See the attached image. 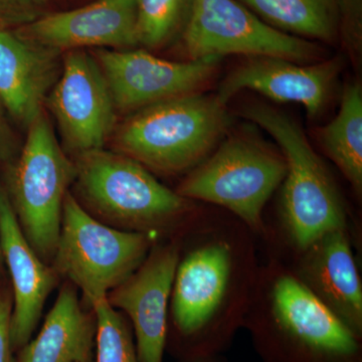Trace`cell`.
<instances>
[{
    "label": "cell",
    "instance_id": "obj_1",
    "mask_svg": "<svg viewBox=\"0 0 362 362\" xmlns=\"http://www.w3.org/2000/svg\"><path fill=\"white\" fill-rule=\"evenodd\" d=\"M257 240L232 214L206 207L181 233L168 337L185 359L223 354L242 329L261 264Z\"/></svg>",
    "mask_w": 362,
    "mask_h": 362
},
{
    "label": "cell",
    "instance_id": "obj_2",
    "mask_svg": "<svg viewBox=\"0 0 362 362\" xmlns=\"http://www.w3.org/2000/svg\"><path fill=\"white\" fill-rule=\"evenodd\" d=\"M243 328L263 362H362V338L275 257L259 264Z\"/></svg>",
    "mask_w": 362,
    "mask_h": 362
},
{
    "label": "cell",
    "instance_id": "obj_3",
    "mask_svg": "<svg viewBox=\"0 0 362 362\" xmlns=\"http://www.w3.org/2000/svg\"><path fill=\"white\" fill-rule=\"evenodd\" d=\"M240 114L275 139L287 163L278 226L268 228L264 240L273 250L272 256L298 251L329 230L350 228L349 211L337 183L300 124L261 102L245 105Z\"/></svg>",
    "mask_w": 362,
    "mask_h": 362
},
{
    "label": "cell",
    "instance_id": "obj_4",
    "mask_svg": "<svg viewBox=\"0 0 362 362\" xmlns=\"http://www.w3.org/2000/svg\"><path fill=\"white\" fill-rule=\"evenodd\" d=\"M74 185L85 206L119 230L159 240L180 235L204 207L171 190L139 162L98 149L77 156Z\"/></svg>",
    "mask_w": 362,
    "mask_h": 362
},
{
    "label": "cell",
    "instance_id": "obj_5",
    "mask_svg": "<svg viewBox=\"0 0 362 362\" xmlns=\"http://www.w3.org/2000/svg\"><path fill=\"white\" fill-rule=\"evenodd\" d=\"M226 105L195 92L134 112L116 131V152L152 173L187 175L216 148L230 127Z\"/></svg>",
    "mask_w": 362,
    "mask_h": 362
},
{
    "label": "cell",
    "instance_id": "obj_6",
    "mask_svg": "<svg viewBox=\"0 0 362 362\" xmlns=\"http://www.w3.org/2000/svg\"><path fill=\"white\" fill-rule=\"evenodd\" d=\"M286 173L282 152L252 136L235 134L223 138L175 192L232 214L264 242L268 233L264 211Z\"/></svg>",
    "mask_w": 362,
    "mask_h": 362
},
{
    "label": "cell",
    "instance_id": "obj_7",
    "mask_svg": "<svg viewBox=\"0 0 362 362\" xmlns=\"http://www.w3.org/2000/svg\"><path fill=\"white\" fill-rule=\"evenodd\" d=\"M157 240L106 225L66 194L52 268L83 292L90 307L130 277Z\"/></svg>",
    "mask_w": 362,
    "mask_h": 362
},
{
    "label": "cell",
    "instance_id": "obj_8",
    "mask_svg": "<svg viewBox=\"0 0 362 362\" xmlns=\"http://www.w3.org/2000/svg\"><path fill=\"white\" fill-rule=\"evenodd\" d=\"M26 131L7 194L26 240L40 259L49 263L58 244L64 202L77 168L59 144L45 114Z\"/></svg>",
    "mask_w": 362,
    "mask_h": 362
},
{
    "label": "cell",
    "instance_id": "obj_9",
    "mask_svg": "<svg viewBox=\"0 0 362 362\" xmlns=\"http://www.w3.org/2000/svg\"><path fill=\"white\" fill-rule=\"evenodd\" d=\"M183 44L190 59L243 54L276 57L307 64L318 47L281 32L238 0H190Z\"/></svg>",
    "mask_w": 362,
    "mask_h": 362
},
{
    "label": "cell",
    "instance_id": "obj_10",
    "mask_svg": "<svg viewBox=\"0 0 362 362\" xmlns=\"http://www.w3.org/2000/svg\"><path fill=\"white\" fill-rule=\"evenodd\" d=\"M116 110L134 113L182 95L199 92L213 78L221 58L166 61L144 49H100L95 52Z\"/></svg>",
    "mask_w": 362,
    "mask_h": 362
},
{
    "label": "cell",
    "instance_id": "obj_11",
    "mask_svg": "<svg viewBox=\"0 0 362 362\" xmlns=\"http://www.w3.org/2000/svg\"><path fill=\"white\" fill-rule=\"evenodd\" d=\"M45 104L58 123L65 148L76 156L102 149L115 129L116 107L95 57L66 52Z\"/></svg>",
    "mask_w": 362,
    "mask_h": 362
},
{
    "label": "cell",
    "instance_id": "obj_12",
    "mask_svg": "<svg viewBox=\"0 0 362 362\" xmlns=\"http://www.w3.org/2000/svg\"><path fill=\"white\" fill-rule=\"evenodd\" d=\"M180 235L157 240L139 268L107 295L109 304L130 318L139 362H163Z\"/></svg>",
    "mask_w": 362,
    "mask_h": 362
},
{
    "label": "cell",
    "instance_id": "obj_13",
    "mask_svg": "<svg viewBox=\"0 0 362 362\" xmlns=\"http://www.w3.org/2000/svg\"><path fill=\"white\" fill-rule=\"evenodd\" d=\"M272 257L283 262L328 310L362 338V283L350 228L329 230L298 251Z\"/></svg>",
    "mask_w": 362,
    "mask_h": 362
},
{
    "label": "cell",
    "instance_id": "obj_14",
    "mask_svg": "<svg viewBox=\"0 0 362 362\" xmlns=\"http://www.w3.org/2000/svg\"><path fill=\"white\" fill-rule=\"evenodd\" d=\"M343 61L340 57L309 65L276 57H247L223 78L218 96L225 105L243 90L258 92L279 103L303 105L309 118L323 113Z\"/></svg>",
    "mask_w": 362,
    "mask_h": 362
},
{
    "label": "cell",
    "instance_id": "obj_15",
    "mask_svg": "<svg viewBox=\"0 0 362 362\" xmlns=\"http://www.w3.org/2000/svg\"><path fill=\"white\" fill-rule=\"evenodd\" d=\"M16 33L57 54L84 47L127 49L139 45L135 0H97L73 11L40 16Z\"/></svg>",
    "mask_w": 362,
    "mask_h": 362
},
{
    "label": "cell",
    "instance_id": "obj_16",
    "mask_svg": "<svg viewBox=\"0 0 362 362\" xmlns=\"http://www.w3.org/2000/svg\"><path fill=\"white\" fill-rule=\"evenodd\" d=\"M0 247L13 282L11 343L14 349H23L40 322L45 301L56 287L59 276L26 240L8 194L1 185Z\"/></svg>",
    "mask_w": 362,
    "mask_h": 362
},
{
    "label": "cell",
    "instance_id": "obj_17",
    "mask_svg": "<svg viewBox=\"0 0 362 362\" xmlns=\"http://www.w3.org/2000/svg\"><path fill=\"white\" fill-rule=\"evenodd\" d=\"M59 56L0 26V104L25 129L44 114L61 74Z\"/></svg>",
    "mask_w": 362,
    "mask_h": 362
},
{
    "label": "cell",
    "instance_id": "obj_18",
    "mask_svg": "<svg viewBox=\"0 0 362 362\" xmlns=\"http://www.w3.org/2000/svg\"><path fill=\"white\" fill-rule=\"evenodd\" d=\"M96 331L95 314L83 310L73 285H64L39 334L23 347L20 362H90Z\"/></svg>",
    "mask_w": 362,
    "mask_h": 362
},
{
    "label": "cell",
    "instance_id": "obj_19",
    "mask_svg": "<svg viewBox=\"0 0 362 362\" xmlns=\"http://www.w3.org/2000/svg\"><path fill=\"white\" fill-rule=\"evenodd\" d=\"M317 141L345 180L359 202L362 197V88L361 82L343 88L338 113L316 130Z\"/></svg>",
    "mask_w": 362,
    "mask_h": 362
},
{
    "label": "cell",
    "instance_id": "obj_20",
    "mask_svg": "<svg viewBox=\"0 0 362 362\" xmlns=\"http://www.w3.org/2000/svg\"><path fill=\"white\" fill-rule=\"evenodd\" d=\"M281 32L333 42L338 40L337 0H240Z\"/></svg>",
    "mask_w": 362,
    "mask_h": 362
},
{
    "label": "cell",
    "instance_id": "obj_21",
    "mask_svg": "<svg viewBox=\"0 0 362 362\" xmlns=\"http://www.w3.org/2000/svg\"><path fill=\"white\" fill-rule=\"evenodd\" d=\"M97 321L96 362H139L129 324L106 299L92 306Z\"/></svg>",
    "mask_w": 362,
    "mask_h": 362
},
{
    "label": "cell",
    "instance_id": "obj_22",
    "mask_svg": "<svg viewBox=\"0 0 362 362\" xmlns=\"http://www.w3.org/2000/svg\"><path fill=\"white\" fill-rule=\"evenodd\" d=\"M139 45L157 49L180 25L188 0H135Z\"/></svg>",
    "mask_w": 362,
    "mask_h": 362
},
{
    "label": "cell",
    "instance_id": "obj_23",
    "mask_svg": "<svg viewBox=\"0 0 362 362\" xmlns=\"http://www.w3.org/2000/svg\"><path fill=\"white\" fill-rule=\"evenodd\" d=\"M338 39L358 68L362 63V0H337Z\"/></svg>",
    "mask_w": 362,
    "mask_h": 362
},
{
    "label": "cell",
    "instance_id": "obj_24",
    "mask_svg": "<svg viewBox=\"0 0 362 362\" xmlns=\"http://www.w3.org/2000/svg\"><path fill=\"white\" fill-rule=\"evenodd\" d=\"M49 0H0V26L6 23L21 25L32 23L42 16Z\"/></svg>",
    "mask_w": 362,
    "mask_h": 362
},
{
    "label": "cell",
    "instance_id": "obj_25",
    "mask_svg": "<svg viewBox=\"0 0 362 362\" xmlns=\"http://www.w3.org/2000/svg\"><path fill=\"white\" fill-rule=\"evenodd\" d=\"M11 315L13 302L11 298L0 294V362H13L11 349Z\"/></svg>",
    "mask_w": 362,
    "mask_h": 362
},
{
    "label": "cell",
    "instance_id": "obj_26",
    "mask_svg": "<svg viewBox=\"0 0 362 362\" xmlns=\"http://www.w3.org/2000/svg\"><path fill=\"white\" fill-rule=\"evenodd\" d=\"M6 113L4 107L0 104V156L6 153V150L11 142V132L6 122Z\"/></svg>",
    "mask_w": 362,
    "mask_h": 362
},
{
    "label": "cell",
    "instance_id": "obj_27",
    "mask_svg": "<svg viewBox=\"0 0 362 362\" xmlns=\"http://www.w3.org/2000/svg\"><path fill=\"white\" fill-rule=\"evenodd\" d=\"M185 362H228V359L223 356V354L216 356L194 357V358L185 359Z\"/></svg>",
    "mask_w": 362,
    "mask_h": 362
}]
</instances>
